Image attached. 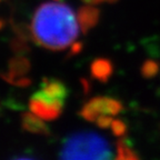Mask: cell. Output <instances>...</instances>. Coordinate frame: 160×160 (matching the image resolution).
<instances>
[{
	"instance_id": "obj_1",
	"label": "cell",
	"mask_w": 160,
	"mask_h": 160,
	"mask_svg": "<svg viewBox=\"0 0 160 160\" xmlns=\"http://www.w3.org/2000/svg\"><path fill=\"white\" fill-rule=\"evenodd\" d=\"M30 27L33 41L53 51L67 49L79 35L77 15L70 6L60 1L41 3L33 13Z\"/></svg>"
},
{
	"instance_id": "obj_2",
	"label": "cell",
	"mask_w": 160,
	"mask_h": 160,
	"mask_svg": "<svg viewBox=\"0 0 160 160\" xmlns=\"http://www.w3.org/2000/svg\"><path fill=\"white\" fill-rule=\"evenodd\" d=\"M119 143L92 131H81L69 136L62 143L59 160H118Z\"/></svg>"
},
{
	"instance_id": "obj_3",
	"label": "cell",
	"mask_w": 160,
	"mask_h": 160,
	"mask_svg": "<svg viewBox=\"0 0 160 160\" xmlns=\"http://www.w3.org/2000/svg\"><path fill=\"white\" fill-rule=\"evenodd\" d=\"M122 106L116 99L108 97H97L89 100L81 110V115L90 121H96L100 127H110L112 116H116Z\"/></svg>"
},
{
	"instance_id": "obj_4",
	"label": "cell",
	"mask_w": 160,
	"mask_h": 160,
	"mask_svg": "<svg viewBox=\"0 0 160 160\" xmlns=\"http://www.w3.org/2000/svg\"><path fill=\"white\" fill-rule=\"evenodd\" d=\"M65 99L56 97L40 89L30 99V109L38 117L42 119H53L62 111Z\"/></svg>"
},
{
	"instance_id": "obj_5",
	"label": "cell",
	"mask_w": 160,
	"mask_h": 160,
	"mask_svg": "<svg viewBox=\"0 0 160 160\" xmlns=\"http://www.w3.org/2000/svg\"><path fill=\"white\" fill-rule=\"evenodd\" d=\"M30 71V61L25 55H16L9 60L8 71L2 73L1 77L8 82L17 86H27L30 80L25 76Z\"/></svg>"
},
{
	"instance_id": "obj_6",
	"label": "cell",
	"mask_w": 160,
	"mask_h": 160,
	"mask_svg": "<svg viewBox=\"0 0 160 160\" xmlns=\"http://www.w3.org/2000/svg\"><path fill=\"white\" fill-rule=\"evenodd\" d=\"M100 9L93 7V5H87L80 7L77 11V19L81 32L87 35L98 25L100 20Z\"/></svg>"
},
{
	"instance_id": "obj_7",
	"label": "cell",
	"mask_w": 160,
	"mask_h": 160,
	"mask_svg": "<svg viewBox=\"0 0 160 160\" xmlns=\"http://www.w3.org/2000/svg\"><path fill=\"white\" fill-rule=\"evenodd\" d=\"M90 72L95 79L106 82L113 72L112 61L108 58H97L90 66Z\"/></svg>"
},
{
	"instance_id": "obj_8",
	"label": "cell",
	"mask_w": 160,
	"mask_h": 160,
	"mask_svg": "<svg viewBox=\"0 0 160 160\" xmlns=\"http://www.w3.org/2000/svg\"><path fill=\"white\" fill-rule=\"evenodd\" d=\"M23 126L27 130L33 131V132H43L46 131V127L40 120V117L36 116L35 113L32 115H26L23 117Z\"/></svg>"
},
{
	"instance_id": "obj_9",
	"label": "cell",
	"mask_w": 160,
	"mask_h": 160,
	"mask_svg": "<svg viewBox=\"0 0 160 160\" xmlns=\"http://www.w3.org/2000/svg\"><path fill=\"white\" fill-rule=\"evenodd\" d=\"M10 48L16 55H26L30 51V46L28 40L17 37V36H15L10 41Z\"/></svg>"
},
{
	"instance_id": "obj_10",
	"label": "cell",
	"mask_w": 160,
	"mask_h": 160,
	"mask_svg": "<svg viewBox=\"0 0 160 160\" xmlns=\"http://www.w3.org/2000/svg\"><path fill=\"white\" fill-rule=\"evenodd\" d=\"M159 70H160V66L157 61L148 59L141 66V75L145 78H147V79H149V78L155 77L159 72Z\"/></svg>"
},
{
	"instance_id": "obj_11",
	"label": "cell",
	"mask_w": 160,
	"mask_h": 160,
	"mask_svg": "<svg viewBox=\"0 0 160 160\" xmlns=\"http://www.w3.org/2000/svg\"><path fill=\"white\" fill-rule=\"evenodd\" d=\"M118 160H137L135 156L132 155V152L128 149V147L122 141L119 142V157H118Z\"/></svg>"
},
{
	"instance_id": "obj_12",
	"label": "cell",
	"mask_w": 160,
	"mask_h": 160,
	"mask_svg": "<svg viewBox=\"0 0 160 160\" xmlns=\"http://www.w3.org/2000/svg\"><path fill=\"white\" fill-rule=\"evenodd\" d=\"M83 47L82 42H73L72 45L70 46V51H69V56H75L78 55V53L81 52Z\"/></svg>"
},
{
	"instance_id": "obj_13",
	"label": "cell",
	"mask_w": 160,
	"mask_h": 160,
	"mask_svg": "<svg viewBox=\"0 0 160 160\" xmlns=\"http://www.w3.org/2000/svg\"><path fill=\"white\" fill-rule=\"evenodd\" d=\"M82 1L87 5H98V3L105 2V0H82Z\"/></svg>"
},
{
	"instance_id": "obj_14",
	"label": "cell",
	"mask_w": 160,
	"mask_h": 160,
	"mask_svg": "<svg viewBox=\"0 0 160 160\" xmlns=\"http://www.w3.org/2000/svg\"><path fill=\"white\" fill-rule=\"evenodd\" d=\"M5 26H6V21L0 18V30H2L3 28H5Z\"/></svg>"
},
{
	"instance_id": "obj_15",
	"label": "cell",
	"mask_w": 160,
	"mask_h": 160,
	"mask_svg": "<svg viewBox=\"0 0 160 160\" xmlns=\"http://www.w3.org/2000/svg\"><path fill=\"white\" fill-rule=\"evenodd\" d=\"M119 0H105V2H107V3H116V2H118Z\"/></svg>"
},
{
	"instance_id": "obj_16",
	"label": "cell",
	"mask_w": 160,
	"mask_h": 160,
	"mask_svg": "<svg viewBox=\"0 0 160 160\" xmlns=\"http://www.w3.org/2000/svg\"><path fill=\"white\" fill-rule=\"evenodd\" d=\"M16 160H31V159H28V158H20V159H16Z\"/></svg>"
},
{
	"instance_id": "obj_17",
	"label": "cell",
	"mask_w": 160,
	"mask_h": 160,
	"mask_svg": "<svg viewBox=\"0 0 160 160\" xmlns=\"http://www.w3.org/2000/svg\"><path fill=\"white\" fill-rule=\"evenodd\" d=\"M55 1H61V0H55Z\"/></svg>"
}]
</instances>
